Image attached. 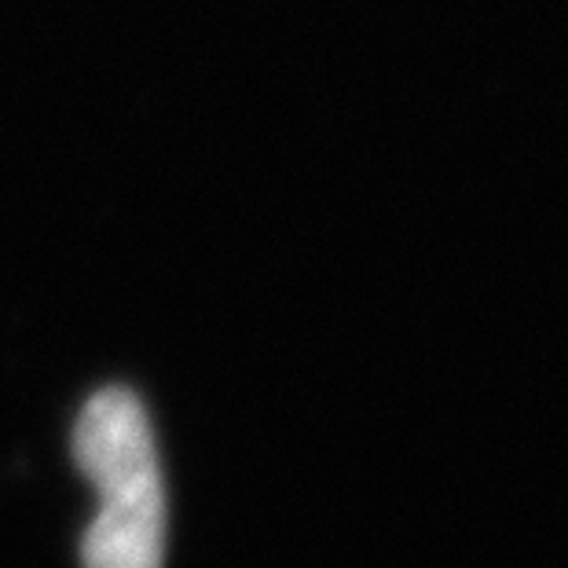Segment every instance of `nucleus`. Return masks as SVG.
I'll return each mask as SVG.
<instances>
[{"label":"nucleus","mask_w":568,"mask_h":568,"mask_svg":"<svg viewBox=\"0 0 568 568\" xmlns=\"http://www.w3.org/2000/svg\"><path fill=\"white\" fill-rule=\"evenodd\" d=\"M74 458L100 495V514L81 547L84 568H162L165 488L140 396L122 385L95 393L78 418Z\"/></svg>","instance_id":"obj_1"}]
</instances>
